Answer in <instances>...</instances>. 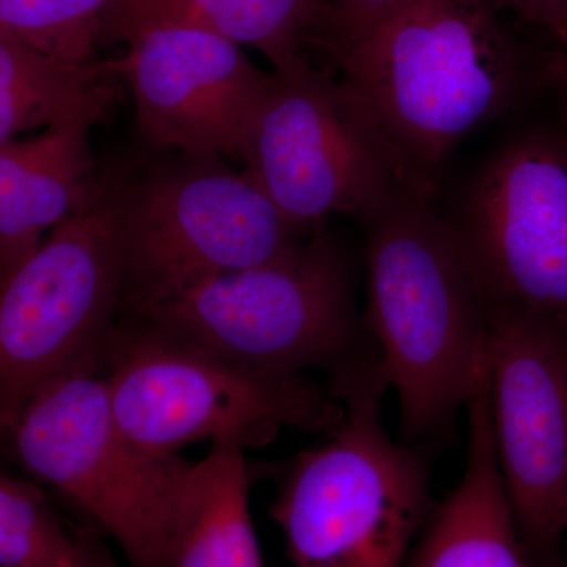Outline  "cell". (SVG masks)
<instances>
[{
    "label": "cell",
    "instance_id": "cell-1",
    "mask_svg": "<svg viewBox=\"0 0 567 567\" xmlns=\"http://www.w3.org/2000/svg\"><path fill=\"white\" fill-rule=\"evenodd\" d=\"M499 0H416L334 55L405 193L431 200L454 148L524 96Z\"/></svg>",
    "mask_w": 567,
    "mask_h": 567
},
{
    "label": "cell",
    "instance_id": "cell-2",
    "mask_svg": "<svg viewBox=\"0 0 567 567\" xmlns=\"http://www.w3.org/2000/svg\"><path fill=\"white\" fill-rule=\"evenodd\" d=\"M365 229V327L398 394L404 443L427 446L453 431L476 385L486 306L431 200L404 192Z\"/></svg>",
    "mask_w": 567,
    "mask_h": 567
},
{
    "label": "cell",
    "instance_id": "cell-3",
    "mask_svg": "<svg viewBox=\"0 0 567 567\" xmlns=\"http://www.w3.org/2000/svg\"><path fill=\"white\" fill-rule=\"evenodd\" d=\"M390 388L379 353L331 374L344 417L295 458L270 507L295 567H405L432 511L431 458L388 434Z\"/></svg>",
    "mask_w": 567,
    "mask_h": 567
},
{
    "label": "cell",
    "instance_id": "cell-4",
    "mask_svg": "<svg viewBox=\"0 0 567 567\" xmlns=\"http://www.w3.org/2000/svg\"><path fill=\"white\" fill-rule=\"evenodd\" d=\"M152 153L137 166L112 167L122 305L130 312L268 262L312 230L290 223L221 156Z\"/></svg>",
    "mask_w": 567,
    "mask_h": 567
},
{
    "label": "cell",
    "instance_id": "cell-5",
    "mask_svg": "<svg viewBox=\"0 0 567 567\" xmlns=\"http://www.w3.org/2000/svg\"><path fill=\"white\" fill-rule=\"evenodd\" d=\"M103 375L122 431L155 456L203 440L259 447L282 429L331 434L344 409L306 374H275L224 360L137 320L112 328Z\"/></svg>",
    "mask_w": 567,
    "mask_h": 567
},
{
    "label": "cell",
    "instance_id": "cell-6",
    "mask_svg": "<svg viewBox=\"0 0 567 567\" xmlns=\"http://www.w3.org/2000/svg\"><path fill=\"white\" fill-rule=\"evenodd\" d=\"M132 315L224 360L275 374H333L371 357L361 352L349 257L320 226L268 262Z\"/></svg>",
    "mask_w": 567,
    "mask_h": 567
},
{
    "label": "cell",
    "instance_id": "cell-7",
    "mask_svg": "<svg viewBox=\"0 0 567 567\" xmlns=\"http://www.w3.org/2000/svg\"><path fill=\"white\" fill-rule=\"evenodd\" d=\"M96 364L48 383L11 427L18 457L62 492L133 567H167L193 462L155 456L122 431Z\"/></svg>",
    "mask_w": 567,
    "mask_h": 567
},
{
    "label": "cell",
    "instance_id": "cell-8",
    "mask_svg": "<svg viewBox=\"0 0 567 567\" xmlns=\"http://www.w3.org/2000/svg\"><path fill=\"white\" fill-rule=\"evenodd\" d=\"M122 305L115 183L95 193L0 281V429L11 431L48 383L100 363Z\"/></svg>",
    "mask_w": 567,
    "mask_h": 567
},
{
    "label": "cell",
    "instance_id": "cell-9",
    "mask_svg": "<svg viewBox=\"0 0 567 567\" xmlns=\"http://www.w3.org/2000/svg\"><path fill=\"white\" fill-rule=\"evenodd\" d=\"M274 74L245 174L303 229L334 213L369 226L404 193L374 126L312 62Z\"/></svg>",
    "mask_w": 567,
    "mask_h": 567
},
{
    "label": "cell",
    "instance_id": "cell-10",
    "mask_svg": "<svg viewBox=\"0 0 567 567\" xmlns=\"http://www.w3.org/2000/svg\"><path fill=\"white\" fill-rule=\"evenodd\" d=\"M486 308L567 330V136L537 130L481 164L446 219Z\"/></svg>",
    "mask_w": 567,
    "mask_h": 567
},
{
    "label": "cell",
    "instance_id": "cell-11",
    "mask_svg": "<svg viewBox=\"0 0 567 567\" xmlns=\"http://www.w3.org/2000/svg\"><path fill=\"white\" fill-rule=\"evenodd\" d=\"M496 462L529 567H563L567 540V330L486 308Z\"/></svg>",
    "mask_w": 567,
    "mask_h": 567
},
{
    "label": "cell",
    "instance_id": "cell-12",
    "mask_svg": "<svg viewBox=\"0 0 567 567\" xmlns=\"http://www.w3.org/2000/svg\"><path fill=\"white\" fill-rule=\"evenodd\" d=\"M123 41L128 52L115 61L145 145L245 163L275 74L234 41L188 25H147Z\"/></svg>",
    "mask_w": 567,
    "mask_h": 567
},
{
    "label": "cell",
    "instance_id": "cell-13",
    "mask_svg": "<svg viewBox=\"0 0 567 567\" xmlns=\"http://www.w3.org/2000/svg\"><path fill=\"white\" fill-rule=\"evenodd\" d=\"M468 440L456 487L432 507L405 567H529L492 434L488 358L465 405Z\"/></svg>",
    "mask_w": 567,
    "mask_h": 567
},
{
    "label": "cell",
    "instance_id": "cell-14",
    "mask_svg": "<svg viewBox=\"0 0 567 567\" xmlns=\"http://www.w3.org/2000/svg\"><path fill=\"white\" fill-rule=\"evenodd\" d=\"M92 126L70 123L0 145V281L95 193Z\"/></svg>",
    "mask_w": 567,
    "mask_h": 567
},
{
    "label": "cell",
    "instance_id": "cell-15",
    "mask_svg": "<svg viewBox=\"0 0 567 567\" xmlns=\"http://www.w3.org/2000/svg\"><path fill=\"white\" fill-rule=\"evenodd\" d=\"M324 0H111L99 44L123 41L137 29L188 25L262 52L275 71L309 61L308 48Z\"/></svg>",
    "mask_w": 567,
    "mask_h": 567
},
{
    "label": "cell",
    "instance_id": "cell-16",
    "mask_svg": "<svg viewBox=\"0 0 567 567\" xmlns=\"http://www.w3.org/2000/svg\"><path fill=\"white\" fill-rule=\"evenodd\" d=\"M122 80L117 61L65 62L0 32V145L40 128L95 125Z\"/></svg>",
    "mask_w": 567,
    "mask_h": 567
},
{
    "label": "cell",
    "instance_id": "cell-17",
    "mask_svg": "<svg viewBox=\"0 0 567 567\" xmlns=\"http://www.w3.org/2000/svg\"><path fill=\"white\" fill-rule=\"evenodd\" d=\"M245 451L213 443L207 457L193 462L167 567H264Z\"/></svg>",
    "mask_w": 567,
    "mask_h": 567
},
{
    "label": "cell",
    "instance_id": "cell-18",
    "mask_svg": "<svg viewBox=\"0 0 567 567\" xmlns=\"http://www.w3.org/2000/svg\"><path fill=\"white\" fill-rule=\"evenodd\" d=\"M0 567H89L80 533L63 527L40 488L3 473Z\"/></svg>",
    "mask_w": 567,
    "mask_h": 567
},
{
    "label": "cell",
    "instance_id": "cell-19",
    "mask_svg": "<svg viewBox=\"0 0 567 567\" xmlns=\"http://www.w3.org/2000/svg\"><path fill=\"white\" fill-rule=\"evenodd\" d=\"M111 0H0V32L71 63L95 62Z\"/></svg>",
    "mask_w": 567,
    "mask_h": 567
},
{
    "label": "cell",
    "instance_id": "cell-20",
    "mask_svg": "<svg viewBox=\"0 0 567 567\" xmlns=\"http://www.w3.org/2000/svg\"><path fill=\"white\" fill-rule=\"evenodd\" d=\"M416 0H324L309 47L331 59Z\"/></svg>",
    "mask_w": 567,
    "mask_h": 567
},
{
    "label": "cell",
    "instance_id": "cell-21",
    "mask_svg": "<svg viewBox=\"0 0 567 567\" xmlns=\"http://www.w3.org/2000/svg\"><path fill=\"white\" fill-rule=\"evenodd\" d=\"M499 3L511 7L525 20L547 29L566 43L567 0H499Z\"/></svg>",
    "mask_w": 567,
    "mask_h": 567
},
{
    "label": "cell",
    "instance_id": "cell-22",
    "mask_svg": "<svg viewBox=\"0 0 567 567\" xmlns=\"http://www.w3.org/2000/svg\"><path fill=\"white\" fill-rule=\"evenodd\" d=\"M546 74L551 87L557 91L559 102H561L563 110L567 115V40L565 50L555 55L548 63Z\"/></svg>",
    "mask_w": 567,
    "mask_h": 567
},
{
    "label": "cell",
    "instance_id": "cell-23",
    "mask_svg": "<svg viewBox=\"0 0 567 567\" xmlns=\"http://www.w3.org/2000/svg\"><path fill=\"white\" fill-rule=\"evenodd\" d=\"M80 536L89 567H121L110 550L100 543L99 537L87 532H80Z\"/></svg>",
    "mask_w": 567,
    "mask_h": 567
},
{
    "label": "cell",
    "instance_id": "cell-24",
    "mask_svg": "<svg viewBox=\"0 0 567 567\" xmlns=\"http://www.w3.org/2000/svg\"><path fill=\"white\" fill-rule=\"evenodd\" d=\"M563 567H567V540L565 546V555H563Z\"/></svg>",
    "mask_w": 567,
    "mask_h": 567
}]
</instances>
